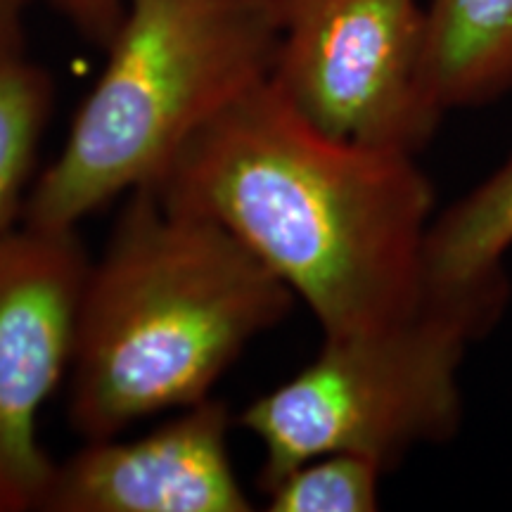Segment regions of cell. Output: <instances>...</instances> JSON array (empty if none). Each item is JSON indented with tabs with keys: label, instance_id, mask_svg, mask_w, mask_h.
I'll return each instance as SVG.
<instances>
[{
	"label": "cell",
	"instance_id": "1",
	"mask_svg": "<svg viewBox=\"0 0 512 512\" xmlns=\"http://www.w3.org/2000/svg\"><path fill=\"white\" fill-rule=\"evenodd\" d=\"M147 188L238 238L309 306L323 337L384 328L425 302L434 188L415 155L325 136L268 79Z\"/></svg>",
	"mask_w": 512,
	"mask_h": 512
},
{
	"label": "cell",
	"instance_id": "2",
	"mask_svg": "<svg viewBox=\"0 0 512 512\" xmlns=\"http://www.w3.org/2000/svg\"><path fill=\"white\" fill-rule=\"evenodd\" d=\"M126 200L76 311L69 422L88 441L209 399L297 299L216 221L152 188Z\"/></svg>",
	"mask_w": 512,
	"mask_h": 512
},
{
	"label": "cell",
	"instance_id": "3",
	"mask_svg": "<svg viewBox=\"0 0 512 512\" xmlns=\"http://www.w3.org/2000/svg\"><path fill=\"white\" fill-rule=\"evenodd\" d=\"M285 0H124L107 62L22 223L76 226L147 188L216 114L268 79Z\"/></svg>",
	"mask_w": 512,
	"mask_h": 512
},
{
	"label": "cell",
	"instance_id": "4",
	"mask_svg": "<svg viewBox=\"0 0 512 512\" xmlns=\"http://www.w3.org/2000/svg\"><path fill=\"white\" fill-rule=\"evenodd\" d=\"M508 302L510 287L425 297L384 328L323 337L309 366L238 415L264 446L261 491L328 453L368 458L387 472L413 448L451 441L463 420L467 347L491 332Z\"/></svg>",
	"mask_w": 512,
	"mask_h": 512
},
{
	"label": "cell",
	"instance_id": "5",
	"mask_svg": "<svg viewBox=\"0 0 512 512\" xmlns=\"http://www.w3.org/2000/svg\"><path fill=\"white\" fill-rule=\"evenodd\" d=\"M425 48V0H285L268 83L325 136L418 155L446 114Z\"/></svg>",
	"mask_w": 512,
	"mask_h": 512
},
{
	"label": "cell",
	"instance_id": "6",
	"mask_svg": "<svg viewBox=\"0 0 512 512\" xmlns=\"http://www.w3.org/2000/svg\"><path fill=\"white\" fill-rule=\"evenodd\" d=\"M88 259L76 230L24 226L0 235V496L38 510L55 463L38 413L69 375Z\"/></svg>",
	"mask_w": 512,
	"mask_h": 512
},
{
	"label": "cell",
	"instance_id": "7",
	"mask_svg": "<svg viewBox=\"0 0 512 512\" xmlns=\"http://www.w3.org/2000/svg\"><path fill=\"white\" fill-rule=\"evenodd\" d=\"M228 406L214 396L181 408L138 439H93L55 465L38 510L249 512L228 453Z\"/></svg>",
	"mask_w": 512,
	"mask_h": 512
},
{
	"label": "cell",
	"instance_id": "8",
	"mask_svg": "<svg viewBox=\"0 0 512 512\" xmlns=\"http://www.w3.org/2000/svg\"><path fill=\"white\" fill-rule=\"evenodd\" d=\"M425 79L441 110L512 95V0H425Z\"/></svg>",
	"mask_w": 512,
	"mask_h": 512
},
{
	"label": "cell",
	"instance_id": "9",
	"mask_svg": "<svg viewBox=\"0 0 512 512\" xmlns=\"http://www.w3.org/2000/svg\"><path fill=\"white\" fill-rule=\"evenodd\" d=\"M512 249V157L453 202L427 228L422 247L425 297L510 285L503 259Z\"/></svg>",
	"mask_w": 512,
	"mask_h": 512
},
{
	"label": "cell",
	"instance_id": "10",
	"mask_svg": "<svg viewBox=\"0 0 512 512\" xmlns=\"http://www.w3.org/2000/svg\"><path fill=\"white\" fill-rule=\"evenodd\" d=\"M53 98L50 74L24 50L0 57V235L24 216Z\"/></svg>",
	"mask_w": 512,
	"mask_h": 512
},
{
	"label": "cell",
	"instance_id": "11",
	"mask_svg": "<svg viewBox=\"0 0 512 512\" xmlns=\"http://www.w3.org/2000/svg\"><path fill=\"white\" fill-rule=\"evenodd\" d=\"M382 467L351 453L304 460L266 494L271 512H375L380 508Z\"/></svg>",
	"mask_w": 512,
	"mask_h": 512
},
{
	"label": "cell",
	"instance_id": "12",
	"mask_svg": "<svg viewBox=\"0 0 512 512\" xmlns=\"http://www.w3.org/2000/svg\"><path fill=\"white\" fill-rule=\"evenodd\" d=\"M29 3L50 5L95 46L110 43L124 12V0H29Z\"/></svg>",
	"mask_w": 512,
	"mask_h": 512
},
{
	"label": "cell",
	"instance_id": "13",
	"mask_svg": "<svg viewBox=\"0 0 512 512\" xmlns=\"http://www.w3.org/2000/svg\"><path fill=\"white\" fill-rule=\"evenodd\" d=\"M27 5L29 0H0V57L24 50L22 15Z\"/></svg>",
	"mask_w": 512,
	"mask_h": 512
},
{
	"label": "cell",
	"instance_id": "14",
	"mask_svg": "<svg viewBox=\"0 0 512 512\" xmlns=\"http://www.w3.org/2000/svg\"><path fill=\"white\" fill-rule=\"evenodd\" d=\"M0 512H10V510H8V503H5L3 496H0Z\"/></svg>",
	"mask_w": 512,
	"mask_h": 512
}]
</instances>
